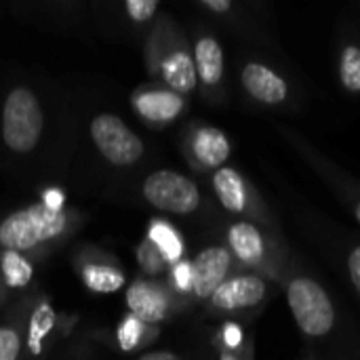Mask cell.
Listing matches in <instances>:
<instances>
[{
  "mask_svg": "<svg viewBox=\"0 0 360 360\" xmlns=\"http://www.w3.org/2000/svg\"><path fill=\"white\" fill-rule=\"evenodd\" d=\"M226 238L238 266L268 278L270 283L285 285L291 266L289 249L278 230H270L253 221H234L228 228Z\"/></svg>",
  "mask_w": 360,
  "mask_h": 360,
  "instance_id": "6da1fadb",
  "label": "cell"
},
{
  "mask_svg": "<svg viewBox=\"0 0 360 360\" xmlns=\"http://www.w3.org/2000/svg\"><path fill=\"white\" fill-rule=\"evenodd\" d=\"M68 226L70 215L63 209H51L44 202H34L0 221V247L15 253L34 251L61 238Z\"/></svg>",
  "mask_w": 360,
  "mask_h": 360,
  "instance_id": "7a4b0ae2",
  "label": "cell"
},
{
  "mask_svg": "<svg viewBox=\"0 0 360 360\" xmlns=\"http://www.w3.org/2000/svg\"><path fill=\"white\" fill-rule=\"evenodd\" d=\"M283 287L293 321L306 338H325L333 331L335 306L319 281L291 270Z\"/></svg>",
  "mask_w": 360,
  "mask_h": 360,
  "instance_id": "3957f363",
  "label": "cell"
},
{
  "mask_svg": "<svg viewBox=\"0 0 360 360\" xmlns=\"http://www.w3.org/2000/svg\"><path fill=\"white\" fill-rule=\"evenodd\" d=\"M44 114L38 97L27 86H15L2 105L0 135L11 152L27 154L32 152L42 135Z\"/></svg>",
  "mask_w": 360,
  "mask_h": 360,
  "instance_id": "277c9868",
  "label": "cell"
},
{
  "mask_svg": "<svg viewBox=\"0 0 360 360\" xmlns=\"http://www.w3.org/2000/svg\"><path fill=\"white\" fill-rule=\"evenodd\" d=\"M213 190L221 207L243 217V221H253L270 230H278L270 209L266 207L264 198L255 190V186L234 167H221L213 173Z\"/></svg>",
  "mask_w": 360,
  "mask_h": 360,
  "instance_id": "5b68a950",
  "label": "cell"
},
{
  "mask_svg": "<svg viewBox=\"0 0 360 360\" xmlns=\"http://www.w3.org/2000/svg\"><path fill=\"white\" fill-rule=\"evenodd\" d=\"M141 192L148 205L171 215H190L202 202L198 186L190 177L171 169L150 173L141 186Z\"/></svg>",
  "mask_w": 360,
  "mask_h": 360,
  "instance_id": "8992f818",
  "label": "cell"
},
{
  "mask_svg": "<svg viewBox=\"0 0 360 360\" xmlns=\"http://www.w3.org/2000/svg\"><path fill=\"white\" fill-rule=\"evenodd\" d=\"M89 133L97 152L114 167H131L143 156L141 139L116 114H97Z\"/></svg>",
  "mask_w": 360,
  "mask_h": 360,
  "instance_id": "52a82bcc",
  "label": "cell"
},
{
  "mask_svg": "<svg viewBox=\"0 0 360 360\" xmlns=\"http://www.w3.org/2000/svg\"><path fill=\"white\" fill-rule=\"evenodd\" d=\"M270 293V281L253 274V272H238L232 274L209 300L213 310L219 312H243L257 308L266 302Z\"/></svg>",
  "mask_w": 360,
  "mask_h": 360,
  "instance_id": "ba28073f",
  "label": "cell"
},
{
  "mask_svg": "<svg viewBox=\"0 0 360 360\" xmlns=\"http://www.w3.org/2000/svg\"><path fill=\"white\" fill-rule=\"evenodd\" d=\"M192 266V293L198 300H211V295L232 276L234 257L228 247L213 245L202 249Z\"/></svg>",
  "mask_w": 360,
  "mask_h": 360,
  "instance_id": "9c48e42d",
  "label": "cell"
},
{
  "mask_svg": "<svg viewBox=\"0 0 360 360\" xmlns=\"http://www.w3.org/2000/svg\"><path fill=\"white\" fill-rule=\"evenodd\" d=\"M240 82L245 93L262 105L278 108L289 103L291 86L289 82L270 65L262 61H249L240 70Z\"/></svg>",
  "mask_w": 360,
  "mask_h": 360,
  "instance_id": "30bf717a",
  "label": "cell"
},
{
  "mask_svg": "<svg viewBox=\"0 0 360 360\" xmlns=\"http://www.w3.org/2000/svg\"><path fill=\"white\" fill-rule=\"evenodd\" d=\"M127 306L131 316H135L143 325H158L169 316L171 297L162 287L154 283L135 281L127 289Z\"/></svg>",
  "mask_w": 360,
  "mask_h": 360,
  "instance_id": "8fae6325",
  "label": "cell"
},
{
  "mask_svg": "<svg viewBox=\"0 0 360 360\" xmlns=\"http://www.w3.org/2000/svg\"><path fill=\"white\" fill-rule=\"evenodd\" d=\"M158 70H160V76L167 82L169 91H173L181 97L192 93L198 84L194 57L181 40L160 55Z\"/></svg>",
  "mask_w": 360,
  "mask_h": 360,
  "instance_id": "7c38bea8",
  "label": "cell"
},
{
  "mask_svg": "<svg viewBox=\"0 0 360 360\" xmlns=\"http://www.w3.org/2000/svg\"><path fill=\"white\" fill-rule=\"evenodd\" d=\"M188 150H190L192 160L200 169H215V171L226 167L232 154L228 135L215 127H198L190 137Z\"/></svg>",
  "mask_w": 360,
  "mask_h": 360,
  "instance_id": "4fadbf2b",
  "label": "cell"
},
{
  "mask_svg": "<svg viewBox=\"0 0 360 360\" xmlns=\"http://www.w3.org/2000/svg\"><path fill=\"white\" fill-rule=\"evenodd\" d=\"M192 57H194L198 82L211 93L219 91L224 84V72H226V59H224V49L219 40L209 34L200 36L194 44Z\"/></svg>",
  "mask_w": 360,
  "mask_h": 360,
  "instance_id": "5bb4252c",
  "label": "cell"
},
{
  "mask_svg": "<svg viewBox=\"0 0 360 360\" xmlns=\"http://www.w3.org/2000/svg\"><path fill=\"white\" fill-rule=\"evenodd\" d=\"M186 108V99L169 89H148L133 95V110L150 122H171Z\"/></svg>",
  "mask_w": 360,
  "mask_h": 360,
  "instance_id": "9a60e30c",
  "label": "cell"
},
{
  "mask_svg": "<svg viewBox=\"0 0 360 360\" xmlns=\"http://www.w3.org/2000/svg\"><path fill=\"white\" fill-rule=\"evenodd\" d=\"M82 283L95 293H116L124 287V274L105 264H84L80 268Z\"/></svg>",
  "mask_w": 360,
  "mask_h": 360,
  "instance_id": "2e32d148",
  "label": "cell"
},
{
  "mask_svg": "<svg viewBox=\"0 0 360 360\" xmlns=\"http://www.w3.org/2000/svg\"><path fill=\"white\" fill-rule=\"evenodd\" d=\"M148 238L158 247V251L165 255V259H167L169 264L181 262L184 245H181L179 234H177L169 224H165V221H152L150 232H148Z\"/></svg>",
  "mask_w": 360,
  "mask_h": 360,
  "instance_id": "e0dca14e",
  "label": "cell"
},
{
  "mask_svg": "<svg viewBox=\"0 0 360 360\" xmlns=\"http://www.w3.org/2000/svg\"><path fill=\"white\" fill-rule=\"evenodd\" d=\"M340 82L344 91L360 93V46L359 44H344L340 53Z\"/></svg>",
  "mask_w": 360,
  "mask_h": 360,
  "instance_id": "ac0fdd59",
  "label": "cell"
},
{
  "mask_svg": "<svg viewBox=\"0 0 360 360\" xmlns=\"http://www.w3.org/2000/svg\"><path fill=\"white\" fill-rule=\"evenodd\" d=\"M0 264H2V274L11 287H25L32 281V266L21 253L4 251Z\"/></svg>",
  "mask_w": 360,
  "mask_h": 360,
  "instance_id": "d6986e66",
  "label": "cell"
},
{
  "mask_svg": "<svg viewBox=\"0 0 360 360\" xmlns=\"http://www.w3.org/2000/svg\"><path fill=\"white\" fill-rule=\"evenodd\" d=\"M53 310L49 304H40L34 314H32V325H30V338H27V344H30V350L32 354H38L40 348H42V340L49 335L51 327H53Z\"/></svg>",
  "mask_w": 360,
  "mask_h": 360,
  "instance_id": "ffe728a7",
  "label": "cell"
},
{
  "mask_svg": "<svg viewBox=\"0 0 360 360\" xmlns=\"http://www.w3.org/2000/svg\"><path fill=\"white\" fill-rule=\"evenodd\" d=\"M137 259H139V266H141V270L146 274H160L167 268V264H169L165 259V255L158 251V247L150 238H146L137 247Z\"/></svg>",
  "mask_w": 360,
  "mask_h": 360,
  "instance_id": "44dd1931",
  "label": "cell"
},
{
  "mask_svg": "<svg viewBox=\"0 0 360 360\" xmlns=\"http://www.w3.org/2000/svg\"><path fill=\"white\" fill-rule=\"evenodd\" d=\"M143 329H146V325L141 321H137L135 316L129 314L124 319V323L120 325V329H118V344H120V348L124 352L135 350L139 346V338H141Z\"/></svg>",
  "mask_w": 360,
  "mask_h": 360,
  "instance_id": "7402d4cb",
  "label": "cell"
},
{
  "mask_svg": "<svg viewBox=\"0 0 360 360\" xmlns=\"http://www.w3.org/2000/svg\"><path fill=\"white\" fill-rule=\"evenodd\" d=\"M21 352V335L15 327H0V360H17Z\"/></svg>",
  "mask_w": 360,
  "mask_h": 360,
  "instance_id": "603a6c76",
  "label": "cell"
},
{
  "mask_svg": "<svg viewBox=\"0 0 360 360\" xmlns=\"http://www.w3.org/2000/svg\"><path fill=\"white\" fill-rule=\"evenodd\" d=\"M160 2L158 0H127L124 2V8H127V15L137 21V23H143V21H150L156 11H158Z\"/></svg>",
  "mask_w": 360,
  "mask_h": 360,
  "instance_id": "cb8c5ba5",
  "label": "cell"
},
{
  "mask_svg": "<svg viewBox=\"0 0 360 360\" xmlns=\"http://www.w3.org/2000/svg\"><path fill=\"white\" fill-rule=\"evenodd\" d=\"M175 287L181 291H192V266L188 262H177L173 268Z\"/></svg>",
  "mask_w": 360,
  "mask_h": 360,
  "instance_id": "d4e9b609",
  "label": "cell"
},
{
  "mask_svg": "<svg viewBox=\"0 0 360 360\" xmlns=\"http://www.w3.org/2000/svg\"><path fill=\"white\" fill-rule=\"evenodd\" d=\"M348 276H350V283L356 291V295L360 297V245H356L354 249H350L348 253Z\"/></svg>",
  "mask_w": 360,
  "mask_h": 360,
  "instance_id": "484cf974",
  "label": "cell"
},
{
  "mask_svg": "<svg viewBox=\"0 0 360 360\" xmlns=\"http://www.w3.org/2000/svg\"><path fill=\"white\" fill-rule=\"evenodd\" d=\"M200 6L215 15H230L234 11L232 0H200Z\"/></svg>",
  "mask_w": 360,
  "mask_h": 360,
  "instance_id": "4316f807",
  "label": "cell"
},
{
  "mask_svg": "<svg viewBox=\"0 0 360 360\" xmlns=\"http://www.w3.org/2000/svg\"><path fill=\"white\" fill-rule=\"evenodd\" d=\"M224 338H226V344H228V348H236L238 344H240V329L238 327H234V325H228L226 329H224Z\"/></svg>",
  "mask_w": 360,
  "mask_h": 360,
  "instance_id": "83f0119b",
  "label": "cell"
},
{
  "mask_svg": "<svg viewBox=\"0 0 360 360\" xmlns=\"http://www.w3.org/2000/svg\"><path fill=\"white\" fill-rule=\"evenodd\" d=\"M342 196H344V200L350 205V209H352V213H354L356 221L360 224V190L348 192V194H342Z\"/></svg>",
  "mask_w": 360,
  "mask_h": 360,
  "instance_id": "f1b7e54d",
  "label": "cell"
},
{
  "mask_svg": "<svg viewBox=\"0 0 360 360\" xmlns=\"http://www.w3.org/2000/svg\"><path fill=\"white\" fill-rule=\"evenodd\" d=\"M139 360H181L175 352H167V350H158V352H150L143 354Z\"/></svg>",
  "mask_w": 360,
  "mask_h": 360,
  "instance_id": "f546056e",
  "label": "cell"
},
{
  "mask_svg": "<svg viewBox=\"0 0 360 360\" xmlns=\"http://www.w3.org/2000/svg\"><path fill=\"white\" fill-rule=\"evenodd\" d=\"M221 360H236V359H234L232 354H226V356H224V359H221Z\"/></svg>",
  "mask_w": 360,
  "mask_h": 360,
  "instance_id": "4dcf8cb0",
  "label": "cell"
}]
</instances>
